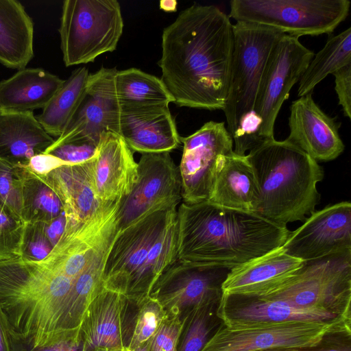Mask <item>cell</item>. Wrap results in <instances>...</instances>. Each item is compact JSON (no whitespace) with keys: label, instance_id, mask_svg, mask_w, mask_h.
<instances>
[{"label":"cell","instance_id":"cell-18","mask_svg":"<svg viewBox=\"0 0 351 351\" xmlns=\"http://www.w3.org/2000/svg\"><path fill=\"white\" fill-rule=\"evenodd\" d=\"M340 125L319 108L311 93L292 102L286 140L317 162L330 161L345 149L339 134Z\"/></svg>","mask_w":351,"mask_h":351},{"label":"cell","instance_id":"cell-42","mask_svg":"<svg viewBox=\"0 0 351 351\" xmlns=\"http://www.w3.org/2000/svg\"><path fill=\"white\" fill-rule=\"evenodd\" d=\"M43 223L47 235L54 247L60 239L66 226V218L64 212L58 217Z\"/></svg>","mask_w":351,"mask_h":351},{"label":"cell","instance_id":"cell-5","mask_svg":"<svg viewBox=\"0 0 351 351\" xmlns=\"http://www.w3.org/2000/svg\"><path fill=\"white\" fill-rule=\"evenodd\" d=\"M177 206L157 210L118 232L104 265V288L128 298L149 295L177 260Z\"/></svg>","mask_w":351,"mask_h":351},{"label":"cell","instance_id":"cell-34","mask_svg":"<svg viewBox=\"0 0 351 351\" xmlns=\"http://www.w3.org/2000/svg\"><path fill=\"white\" fill-rule=\"evenodd\" d=\"M26 223L0 202V261L21 256Z\"/></svg>","mask_w":351,"mask_h":351},{"label":"cell","instance_id":"cell-11","mask_svg":"<svg viewBox=\"0 0 351 351\" xmlns=\"http://www.w3.org/2000/svg\"><path fill=\"white\" fill-rule=\"evenodd\" d=\"M314 53L298 38L283 34L273 47L257 92L253 111L261 119L259 136L263 142L274 138L279 111L299 82Z\"/></svg>","mask_w":351,"mask_h":351},{"label":"cell","instance_id":"cell-31","mask_svg":"<svg viewBox=\"0 0 351 351\" xmlns=\"http://www.w3.org/2000/svg\"><path fill=\"white\" fill-rule=\"evenodd\" d=\"M351 64V27L335 36L330 35L324 47L311 60L302 75L298 96L312 93L328 75Z\"/></svg>","mask_w":351,"mask_h":351},{"label":"cell","instance_id":"cell-21","mask_svg":"<svg viewBox=\"0 0 351 351\" xmlns=\"http://www.w3.org/2000/svg\"><path fill=\"white\" fill-rule=\"evenodd\" d=\"M304 263L280 247L232 268L221 285L222 295H261L293 275Z\"/></svg>","mask_w":351,"mask_h":351},{"label":"cell","instance_id":"cell-20","mask_svg":"<svg viewBox=\"0 0 351 351\" xmlns=\"http://www.w3.org/2000/svg\"><path fill=\"white\" fill-rule=\"evenodd\" d=\"M120 108L119 134L132 151L164 153L180 145L169 106Z\"/></svg>","mask_w":351,"mask_h":351},{"label":"cell","instance_id":"cell-6","mask_svg":"<svg viewBox=\"0 0 351 351\" xmlns=\"http://www.w3.org/2000/svg\"><path fill=\"white\" fill-rule=\"evenodd\" d=\"M123 21L116 0L63 1L58 29L66 66L93 62L116 49Z\"/></svg>","mask_w":351,"mask_h":351},{"label":"cell","instance_id":"cell-46","mask_svg":"<svg viewBox=\"0 0 351 351\" xmlns=\"http://www.w3.org/2000/svg\"><path fill=\"white\" fill-rule=\"evenodd\" d=\"M125 351H148L146 344L135 348L132 350H124Z\"/></svg>","mask_w":351,"mask_h":351},{"label":"cell","instance_id":"cell-17","mask_svg":"<svg viewBox=\"0 0 351 351\" xmlns=\"http://www.w3.org/2000/svg\"><path fill=\"white\" fill-rule=\"evenodd\" d=\"M221 323L228 327L287 322H343L351 320L315 308L255 296L221 295L216 309Z\"/></svg>","mask_w":351,"mask_h":351},{"label":"cell","instance_id":"cell-37","mask_svg":"<svg viewBox=\"0 0 351 351\" xmlns=\"http://www.w3.org/2000/svg\"><path fill=\"white\" fill-rule=\"evenodd\" d=\"M182 326L178 318L166 315L145 343L148 351H177Z\"/></svg>","mask_w":351,"mask_h":351},{"label":"cell","instance_id":"cell-23","mask_svg":"<svg viewBox=\"0 0 351 351\" xmlns=\"http://www.w3.org/2000/svg\"><path fill=\"white\" fill-rule=\"evenodd\" d=\"M93 159L80 164L64 165L45 175L38 174L60 199L67 221H85L101 203L92 184Z\"/></svg>","mask_w":351,"mask_h":351},{"label":"cell","instance_id":"cell-14","mask_svg":"<svg viewBox=\"0 0 351 351\" xmlns=\"http://www.w3.org/2000/svg\"><path fill=\"white\" fill-rule=\"evenodd\" d=\"M178 167L184 203L208 201L219 158L233 151V140L224 122L210 121L186 137Z\"/></svg>","mask_w":351,"mask_h":351},{"label":"cell","instance_id":"cell-47","mask_svg":"<svg viewBox=\"0 0 351 351\" xmlns=\"http://www.w3.org/2000/svg\"><path fill=\"white\" fill-rule=\"evenodd\" d=\"M92 351H114V350H106V349H96V350H94Z\"/></svg>","mask_w":351,"mask_h":351},{"label":"cell","instance_id":"cell-30","mask_svg":"<svg viewBox=\"0 0 351 351\" xmlns=\"http://www.w3.org/2000/svg\"><path fill=\"white\" fill-rule=\"evenodd\" d=\"M21 216L25 223L49 222L64 213L55 192L27 167H19Z\"/></svg>","mask_w":351,"mask_h":351},{"label":"cell","instance_id":"cell-25","mask_svg":"<svg viewBox=\"0 0 351 351\" xmlns=\"http://www.w3.org/2000/svg\"><path fill=\"white\" fill-rule=\"evenodd\" d=\"M258 193L255 174L246 155L237 154L233 150L219 158L209 202L253 212Z\"/></svg>","mask_w":351,"mask_h":351},{"label":"cell","instance_id":"cell-22","mask_svg":"<svg viewBox=\"0 0 351 351\" xmlns=\"http://www.w3.org/2000/svg\"><path fill=\"white\" fill-rule=\"evenodd\" d=\"M127 298L104 289L90 303L80 325L84 351H124Z\"/></svg>","mask_w":351,"mask_h":351},{"label":"cell","instance_id":"cell-13","mask_svg":"<svg viewBox=\"0 0 351 351\" xmlns=\"http://www.w3.org/2000/svg\"><path fill=\"white\" fill-rule=\"evenodd\" d=\"M181 200L179 169L169 153L142 154L137 181L119 201L118 232L157 210L178 206Z\"/></svg>","mask_w":351,"mask_h":351},{"label":"cell","instance_id":"cell-9","mask_svg":"<svg viewBox=\"0 0 351 351\" xmlns=\"http://www.w3.org/2000/svg\"><path fill=\"white\" fill-rule=\"evenodd\" d=\"M234 48L228 91L223 111L231 136L240 120L253 111L270 53L283 33L253 23L233 25Z\"/></svg>","mask_w":351,"mask_h":351},{"label":"cell","instance_id":"cell-28","mask_svg":"<svg viewBox=\"0 0 351 351\" xmlns=\"http://www.w3.org/2000/svg\"><path fill=\"white\" fill-rule=\"evenodd\" d=\"M114 88L122 108L169 106L174 102L161 79L136 68L117 71Z\"/></svg>","mask_w":351,"mask_h":351},{"label":"cell","instance_id":"cell-4","mask_svg":"<svg viewBox=\"0 0 351 351\" xmlns=\"http://www.w3.org/2000/svg\"><path fill=\"white\" fill-rule=\"evenodd\" d=\"M246 156L259 191L253 212L287 226L315 211L319 202L317 184L324 176L317 161L286 139L265 141Z\"/></svg>","mask_w":351,"mask_h":351},{"label":"cell","instance_id":"cell-19","mask_svg":"<svg viewBox=\"0 0 351 351\" xmlns=\"http://www.w3.org/2000/svg\"><path fill=\"white\" fill-rule=\"evenodd\" d=\"M91 178L101 202L121 200L132 191L138 178V163L119 134L107 133L103 136L93 159Z\"/></svg>","mask_w":351,"mask_h":351},{"label":"cell","instance_id":"cell-43","mask_svg":"<svg viewBox=\"0 0 351 351\" xmlns=\"http://www.w3.org/2000/svg\"><path fill=\"white\" fill-rule=\"evenodd\" d=\"M0 351H14L10 332L0 313Z\"/></svg>","mask_w":351,"mask_h":351},{"label":"cell","instance_id":"cell-40","mask_svg":"<svg viewBox=\"0 0 351 351\" xmlns=\"http://www.w3.org/2000/svg\"><path fill=\"white\" fill-rule=\"evenodd\" d=\"M64 165L70 164L62 161L55 156L43 153L33 156L27 167L36 174L45 175Z\"/></svg>","mask_w":351,"mask_h":351},{"label":"cell","instance_id":"cell-36","mask_svg":"<svg viewBox=\"0 0 351 351\" xmlns=\"http://www.w3.org/2000/svg\"><path fill=\"white\" fill-rule=\"evenodd\" d=\"M53 247L43 222L26 223L21 258L27 261H39L44 259Z\"/></svg>","mask_w":351,"mask_h":351},{"label":"cell","instance_id":"cell-10","mask_svg":"<svg viewBox=\"0 0 351 351\" xmlns=\"http://www.w3.org/2000/svg\"><path fill=\"white\" fill-rule=\"evenodd\" d=\"M350 324L343 322H287L237 327L221 324L202 351L311 348L322 345L332 336L350 337Z\"/></svg>","mask_w":351,"mask_h":351},{"label":"cell","instance_id":"cell-24","mask_svg":"<svg viewBox=\"0 0 351 351\" xmlns=\"http://www.w3.org/2000/svg\"><path fill=\"white\" fill-rule=\"evenodd\" d=\"M33 112H0V158L10 163L27 167L30 159L53 143Z\"/></svg>","mask_w":351,"mask_h":351},{"label":"cell","instance_id":"cell-3","mask_svg":"<svg viewBox=\"0 0 351 351\" xmlns=\"http://www.w3.org/2000/svg\"><path fill=\"white\" fill-rule=\"evenodd\" d=\"M177 259L232 269L282 247L291 231L254 212L208 201L177 209Z\"/></svg>","mask_w":351,"mask_h":351},{"label":"cell","instance_id":"cell-45","mask_svg":"<svg viewBox=\"0 0 351 351\" xmlns=\"http://www.w3.org/2000/svg\"><path fill=\"white\" fill-rule=\"evenodd\" d=\"M160 8L165 11H174L176 8V1H160Z\"/></svg>","mask_w":351,"mask_h":351},{"label":"cell","instance_id":"cell-29","mask_svg":"<svg viewBox=\"0 0 351 351\" xmlns=\"http://www.w3.org/2000/svg\"><path fill=\"white\" fill-rule=\"evenodd\" d=\"M89 75L84 66L75 69L36 117L52 137L58 138L66 130L82 98Z\"/></svg>","mask_w":351,"mask_h":351},{"label":"cell","instance_id":"cell-1","mask_svg":"<svg viewBox=\"0 0 351 351\" xmlns=\"http://www.w3.org/2000/svg\"><path fill=\"white\" fill-rule=\"evenodd\" d=\"M233 24L215 5H193L165 27L161 80L179 106L222 110L229 88Z\"/></svg>","mask_w":351,"mask_h":351},{"label":"cell","instance_id":"cell-26","mask_svg":"<svg viewBox=\"0 0 351 351\" xmlns=\"http://www.w3.org/2000/svg\"><path fill=\"white\" fill-rule=\"evenodd\" d=\"M64 80L42 68H24L0 82V112L43 108Z\"/></svg>","mask_w":351,"mask_h":351},{"label":"cell","instance_id":"cell-12","mask_svg":"<svg viewBox=\"0 0 351 351\" xmlns=\"http://www.w3.org/2000/svg\"><path fill=\"white\" fill-rule=\"evenodd\" d=\"M231 269L177 259L154 283L149 295L165 314L182 322L195 308L219 302L221 285Z\"/></svg>","mask_w":351,"mask_h":351},{"label":"cell","instance_id":"cell-15","mask_svg":"<svg viewBox=\"0 0 351 351\" xmlns=\"http://www.w3.org/2000/svg\"><path fill=\"white\" fill-rule=\"evenodd\" d=\"M117 71L101 67L89 75L66 130L50 147L69 142H86L98 147L106 134H119L121 108L114 88Z\"/></svg>","mask_w":351,"mask_h":351},{"label":"cell","instance_id":"cell-33","mask_svg":"<svg viewBox=\"0 0 351 351\" xmlns=\"http://www.w3.org/2000/svg\"><path fill=\"white\" fill-rule=\"evenodd\" d=\"M219 302L202 305L192 311L182 322L177 351H202L219 320L216 315Z\"/></svg>","mask_w":351,"mask_h":351},{"label":"cell","instance_id":"cell-2","mask_svg":"<svg viewBox=\"0 0 351 351\" xmlns=\"http://www.w3.org/2000/svg\"><path fill=\"white\" fill-rule=\"evenodd\" d=\"M75 279L39 261H0V313L14 351L49 346L80 330L71 328L69 316Z\"/></svg>","mask_w":351,"mask_h":351},{"label":"cell","instance_id":"cell-7","mask_svg":"<svg viewBox=\"0 0 351 351\" xmlns=\"http://www.w3.org/2000/svg\"><path fill=\"white\" fill-rule=\"evenodd\" d=\"M255 297L280 300L350 319L351 251L306 261L288 279Z\"/></svg>","mask_w":351,"mask_h":351},{"label":"cell","instance_id":"cell-32","mask_svg":"<svg viewBox=\"0 0 351 351\" xmlns=\"http://www.w3.org/2000/svg\"><path fill=\"white\" fill-rule=\"evenodd\" d=\"M165 315L161 305L149 295L127 298L125 350L145 344Z\"/></svg>","mask_w":351,"mask_h":351},{"label":"cell","instance_id":"cell-27","mask_svg":"<svg viewBox=\"0 0 351 351\" xmlns=\"http://www.w3.org/2000/svg\"><path fill=\"white\" fill-rule=\"evenodd\" d=\"M34 57V23L16 0H0V62L21 70Z\"/></svg>","mask_w":351,"mask_h":351},{"label":"cell","instance_id":"cell-38","mask_svg":"<svg viewBox=\"0 0 351 351\" xmlns=\"http://www.w3.org/2000/svg\"><path fill=\"white\" fill-rule=\"evenodd\" d=\"M97 147L86 142H69L49 147L45 153L55 156L69 164H80L95 158Z\"/></svg>","mask_w":351,"mask_h":351},{"label":"cell","instance_id":"cell-35","mask_svg":"<svg viewBox=\"0 0 351 351\" xmlns=\"http://www.w3.org/2000/svg\"><path fill=\"white\" fill-rule=\"evenodd\" d=\"M18 170L19 166L0 158V202L22 219L21 184Z\"/></svg>","mask_w":351,"mask_h":351},{"label":"cell","instance_id":"cell-41","mask_svg":"<svg viewBox=\"0 0 351 351\" xmlns=\"http://www.w3.org/2000/svg\"><path fill=\"white\" fill-rule=\"evenodd\" d=\"M29 351H84V341L79 330L73 335L51 346Z\"/></svg>","mask_w":351,"mask_h":351},{"label":"cell","instance_id":"cell-16","mask_svg":"<svg viewBox=\"0 0 351 351\" xmlns=\"http://www.w3.org/2000/svg\"><path fill=\"white\" fill-rule=\"evenodd\" d=\"M291 232L282 247L304 262L351 251V204L341 202L312 213Z\"/></svg>","mask_w":351,"mask_h":351},{"label":"cell","instance_id":"cell-44","mask_svg":"<svg viewBox=\"0 0 351 351\" xmlns=\"http://www.w3.org/2000/svg\"><path fill=\"white\" fill-rule=\"evenodd\" d=\"M322 346V345H321ZM317 346L311 348H287V349H274L265 351H351L350 344L343 346Z\"/></svg>","mask_w":351,"mask_h":351},{"label":"cell","instance_id":"cell-39","mask_svg":"<svg viewBox=\"0 0 351 351\" xmlns=\"http://www.w3.org/2000/svg\"><path fill=\"white\" fill-rule=\"evenodd\" d=\"M335 76V90L345 117L351 118V64L339 69Z\"/></svg>","mask_w":351,"mask_h":351},{"label":"cell","instance_id":"cell-8","mask_svg":"<svg viewBox=\"0 0 351 351\" xmlns=\"http://www.w3.org/2000/svg\"><path fill=\"white\" fill-rule=\"evenodd\" d=\"M350 6L348 0H232L228 16L299 38L331 35L348 16Z\"/></svg>","mask_w":351,"mask_h":351}]
</instances>
